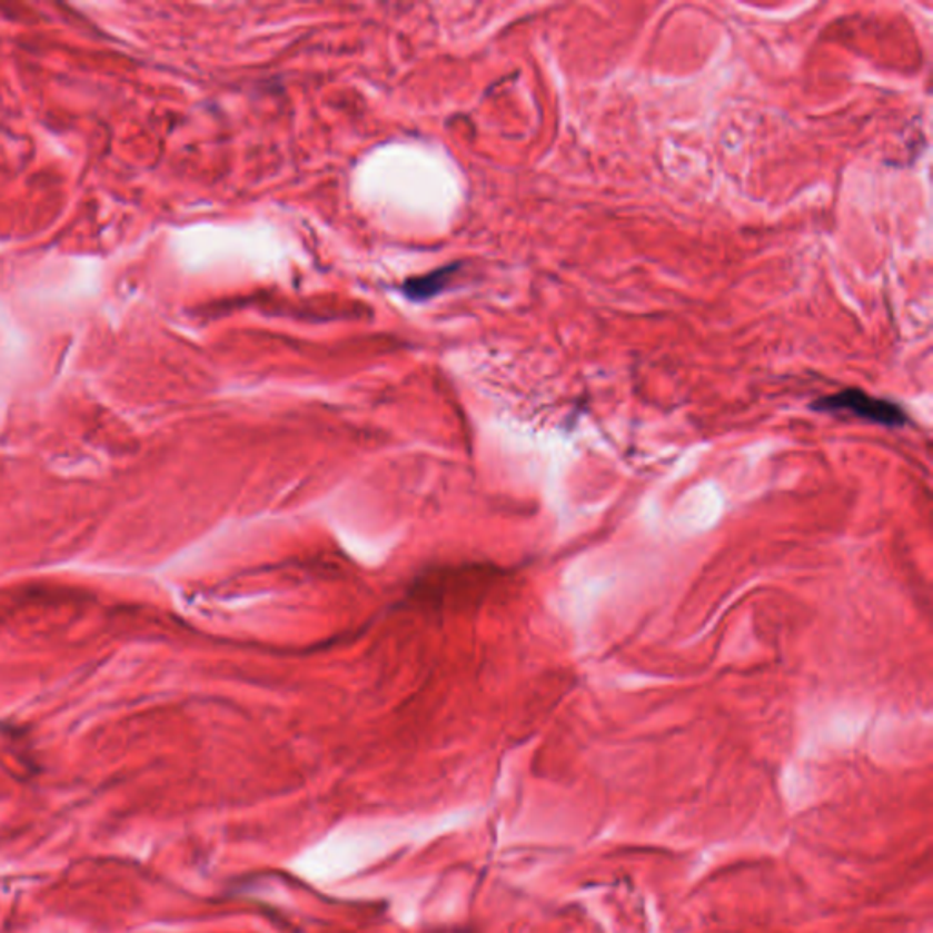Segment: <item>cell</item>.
I'll return each mask as SVG.
<instances>
[{"label": "cell", "instance_id": "6da1fadb", "mask_svg": "<svg viewBox=\"0 0 933 933\" xmlns=\"http://www.w3.org/2000/svg\"><path fill=\"white\" fill-rule=\"evenodd\" d=\"M812 409L841 418H855L886 429H903L910 424L909 414L892 399L875 398L861 389H844L815 399Z\"/></svg>", "mask_w": 933, "mask_h": 933}]
</instances>
